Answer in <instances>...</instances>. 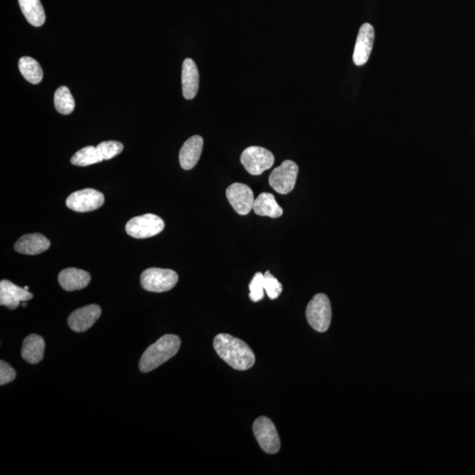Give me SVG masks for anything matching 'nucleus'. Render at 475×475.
I'll return each instance as SVG.
<instances>
[{
  "mask_svg": "<svg viewBox=\"0 0 475 475\" xmlns=\"http://www.w3.org/2000/svg\"><path fill=\"white\" fill-rule=\"evenodd\" d=\"M21 74L28 82L39 84L43 80V72L38 61L30 57H21L19 61Z\"/></svg>",
  "mask_w": 475,
  "mask_h": 475,
  "instance_id": "obj_21",
  "label": "nucleus"
},
{
  "mask_svg": "<svg viewBox=\"0 0 475 475\" xmlns=\"http://www.w3.org/2000/svg\"><path fill=\"white\" fill-rule=\"evenodd\" d=\"M101 314V309L97 305H89L77 309L68 318V325L71 330L82 332L89 330L96 323Z\"/></svg>",
  "mask_w": 475,
  "mask_h": 475,
  "instance_id": "obj_12",
  "label": "nucleus"
},
{
  "mask_svg": "<svg viewBox=\"0 0 475 475\" xmlns=\"http://www.w3.org/2000/svg\"><path fill=\"white\" fill-rule=\"evenodd\" d=\"M55 107L62 115H70L74 111L75 101L67 86H60L55 93Z\"/></svg>",
  "mask_w": 475,
  "mask_h": 475,
  "instance_id": "obj_23",
  "label": "nucleus"
},
{
  "mask_svg": "<svg viewBox=\"0 0 475 475\" xmlns=\"http://www.w3.org/2000/svg\"><path fill=\"white\" fill-rule=\"evenodd\" d=\"M298 174L297 164L292 160H285L270 174L269 178L270 187L281 195H286L294 190Z\"/></svg>",
  "mask_w": 475,
  "mask_h": 475,
  "instance_id": "obj_7",
  "label": "nucleus"
},
{
  "mask_svg": "<svg viewBox=\"0 0 475 475\" xmlns=\"http://www.w3.org/2000/svg\"><path fill=\"white\" fill-rule=\"evenodd\" d=\"M96 147L104 160L115 158L123 151V145L118 141L102 142Z\"/></svg>",
  "mask_w": 475,
  "mask_h": 475,
  "instance_id": "obj_24",
  "label": "nucleus"
},
{
  "mask_svg": "<svg viewBox=\"0 0 475 475\" xmlns=\"http://www.w3.org/2000/svg\"><path fill=\"white\" fill-rule=\"evenodd\" d=\"M165 228V223L159 216L145 214L131 218L125 226L128 235L135 239H147L159 235Z\"/></svg>",
  "mask_w": 475,
  "mask_h": 475,
  "instance_id": "obj_5",
  "label": "nucleus"
},
{
  "mask_svg": "<svg viewBox=\"0 0 475 475\" xmlns=\"http://www.w3.org/2000/svg\"><path fill=\"white\" fill-rule=\"evenodd\" d=\"M306 316L314 330L326 332L330 327L332 320L331 304L328 296L323 294L314 296L306 308Z\"/></svg>",
  "mask_w": 475,
  "mask_h": 475,
  "instance_id": "obj_3",
  "label": "nucleus"
},
{
  "mask_svg": "<svg viewBox=\"0 0 475 475\" xmlns=\"http://www.w3.org/2000/svg\"><path fill=\"white\" fill-rule=\"evenodd\" d=\"M253 211L261 217L276 218L283 215V209L270 193H262L255 200Z\"/></svg>",
  "mask_w": 475,
  "mask_h": 475,
  "instance_id": "obj_19",
  "label": "nucleus"
},
{
  "mask_svg": "<svg viewBox=\"0 0 475 475\" xmlns=\"http://www.w3.org/2000/svg\"><path fill=\"white\" fill-rule=\"evenodd\" d=\"M182 94L187 100L196 96L199 89V72L195 62L187 58L182 65Z\"/></svg>",
  "mask_w": 475,
  "mask_h": 475,
  "instance_id": "obj_17",
  "label": "nucleus"
},
{
  "mask_svg": "<svg viewBox=\"0 0 475 475\" xmlns=\"http://www.w3.org/2000/svg\"><path fill=\"white\" fill-rule=\"evenodd\" d=\"M181 347V339L177 335H166L146 349L140 361V371L142 374L155 370L177 355Z\"/></svg>",
  "mask_w": 475,
  "mask_h": 475,
  "instance_id": "obj_2",
  "label": "nucleus"
},
{
  "mask_svg": "<svg viewBox=\"0 0 475 475\" xmlns=\"http://www.w3.org/2000/svg\"><path fill=\"white\" fill-rule=\"evenodd\" d=\"M90 281L91 276L89 272L75 268L62 270L58 275V282L67 291L82 290L89 284Z\"/></svg>",
  "mask_w": 475,
  "mask_h": 475,
  "instance_id": "obj_16",
  "label": "nucleus"
},
{
  "mask_svg": "<svg viewBox=\"0 0 475 475\" xmlns=\"http://www.w3.org/2000/svg\"><path fill=\"white\" fill-rule=\"evenodd\" d=\"M203 147V140L200 136H193L184 142L179 155L181 167L184 170L192 169L199 162Z\"/></svg>",
  "mask_w": 475,
  "mask_h": 475,
  "instance_id": "obj_14",
  "label": "nucleus"
},
{
  "mask_svg": "<svg viewBox=\"0 0 475 475\" xmlns=\"http://www.w3.org/2000/svg\"><path fill=\"white\" fill-rule=\"evenodd\" d=\"M45 342L38 335H30L23 341L21 356L23 359L31 364H36L43 360L45 355Z\"/></svg>",
  "mask_w": 475,
  "mask_h": 475,
  "instance_id": "obj_18",
  "label": "nucleus"
},
{
  "mask_svg": "<svg viewBox=\"0 0 475 475\" xmlns=\"http://www.w3.org/2000/svg\"><path fill=\"white\" fill-rule=\"evenodd\" d=\"M213 345L218 355L235 370L247 371L254 367L255 354L242 340L219 334L214 338Z\"/></svg>",
  "mask_w": 475,
  "mask_h": 475,
  "instance_id": "obj_1",
  "label": "nucleus"
},
{
  "mask_svg": "<svg viewBox=\"0 0 475 475\" xmlns=\"http://www.w3.org/2000/svg\"><path fill=\"white\" fill-rule=\"evenodd\" d=\"M226 197L238 214L247 215L253 210L255 200L254 193L246 184L237 182L230 185L226 189Z\"/></svg>",
  "mask_w": 475,
  "mask_h": 475,
  "instance_id": "obj_10",
  "label": "nucleus"
},
{
  "mask_svg": "<svg viewBox=\"0 0 475 475\" xmlns=\"http://www.w3.org/2000/svg\"><path fill=\"white\" fill-rule=\"evenodd\" d=\"M240 162L252 175H261L272 167L275 158L273 153L260 146H250L245 149L240 156Z\"/></svg>",
  "mask_w": 475,
  "mask_h": 475,
  "instance_id": "obj_6",
  "label": "nucleus"
},
{
  "mask_svg": "<svg viewBox=\"0 0 475 475\" xmlns=\"http://www.w3.org/2000/svg\"><path fill=\"white\" fill-rule=\"evenodd\" d=\"M375 38L374 28L370 23L361 26L358 32L355 50H354L353 62L357 67H362L367 63L374 48Z\"/></svg>",
  "mask_w": 475,
  "mask_h": 475,
  "instance_id": "obj_11",
  "label": "nucleus"
},
{
  "mask_svg": "<svg viewBox=\"0 0 475 475\" xmlns=\"http://www.w3.org/2000/svg\"><path fill=\"white\" fill-rule=\"evenodd\" d=\"M21 11L26 19L34 27L45 24L46 16L40 0H19Z\"/></svg>",
  "mask_w": 475,
  "mask_h": 475,
  "instance_id": "obj_20",
  "label": "nucleus"
},
{
  "mask_svg": "<svg viewBox=\"0 0 475 475\" xmlns=\"http://www.w3.org/2000/svg\"><path fill=\"white\" fill-rule=\"evenodd\" d=\"M34 295L24 288L10 282L9 280H2L0 282V305L6 306L10 310H14L20 306L21 302L32 299Z\"/></svg>",
  "mask_w": 475,
  "mask_h": 475,
  "instance_id": "obj_13",
  "label": "nucleus"
},
{
  "mask_svg": "<svg viewBox=\"0 0 475 475\" xmlns=\"http://www.w3.org/2000/svg\"><path fill=\"white\" fill-rule=\"evenodd\" d=\"M177 273L172 269L150 268L142 273L140 283L145 291L165 292L172 290L178 282Z\"/></svg>",
  "mask_w": 475,
  "mask_h": 475,
  "instance_id": "obj_4",
  "label": "nucleus"
},
{
  "mask_svg": "<svg viewBox=\"0 0 475 475\" xmlns=\"http://www.w3.org/2000/svg\"><path fill=\"white\" fill-rule=\"evenodd\" d=\"M101 162H104V159L99 153L97 147L92 145L79 150L71 159L72 165L77 167H87Z\"/></svg>",
  "mask_w": 475,
  "mask_h": 475,
  "instance_id": "obj_22",
  "label": "nucleus"
},
{
  "mask_svg": "<svg viewBox=\"0 0 475 475\" xmlns=\"http://www.w3.org/2000/svg\"><path fill=\"white\" fill-rule=\"evenodd\" d=\"M264 277V290L268 297L274 301L282 294L283 285L269 272L265 273Z\"/></svg>",
  "mask_w": 475,
  "mask_h": 475,
  "instance_id": "obj_26",
  "label": "nucleus"
},
{
  "mask_svg": "<svg viewBox=\"0 0 475 475\" xmlns=\"http://www.w3.org/2000/svg\"><path fill=\"white\" fill-rule=\"evenodd\" d=\"M16 377V370L6 362L0 361V385H6V384L12 382Z\"/></svg>",
  "mask_w": 475,
  "mask_h": 475,
  "instance_id": "obj_27",
  "label": "nucleus"
},
{
  "mask_svg": "<svg viewBox=\"0 0 475 475\" xmlns=\"http://www.w3.org/2000/svg\"><path fill=\"white\" fill-rule=\"evenodd\" d=\"M265 277L261 272L255 274L250 284V298L253 302H259L264 298Z\"/></svg>",
  "mask_w": 475,
  "mask_h": 475,
  "instance_id": "obj_25",
  "label": "nucleus"
},
{
  "mask_svg": "<svg viewBox=\"0 0 475 475\" xmlns=\"http://www.w3.org/2000/svg\"><path fill=\"white\" fill-rule=\"evenodd\" d=\"M23 308H25V306H27V304H26V303H23Z\"/></svg>",
  "mask_w": 475,
  "mask_h": 475,
  "instance_id": "obj_28",
  "label": "nucleus"
},
{
  "mask_svg": "<svg viewBox=\"0 0 475 475\" xmlns=\"http://www.w3.org/2000/svg\"><path fill=\"white\" fill-rule=\"evenodd\" d=\"M104 194L94 189H85L71 194L67 200V206L77 213H89L104 206Z\"/></svg>",
  "mask_w": 475,
  "mask_h": 475,
  "instance_id": "obj_9",
  "label": "nucleus"
},
{
  "mask_svg": "<svg viewBox=\"0 0 475 475\" xmlns=\"http://www.w3.org/2000/svg\"><path fill=\"white\" fill-rule=\"evenodd\" d=\"M255 438L263 451L269 454H275L281 447L279 435L272 420L261 416L255 420L253 425Z\"/></svg>",
  "mask_w": 475,
  "mask_h": 475,
  "instance_id": "obj_8",
  "label": "nucleus"
},
{
  "mask_svg": "<svg viewBox=\"0 0 475 475\" xmlns=\"http://www.w3.org/2000/svg\"><path fill=\"white\" fill-rule=\"evenodd\" d=\"M50 241L40 233H31L21 237L14 245V250L18 253L35 255L49 250Z\"/></svg>",
  "mask_w": 475,
  "mask_h": 475,
  "instance_id": "obj_15",
  "label": "nucleus"
}]
</instances>
